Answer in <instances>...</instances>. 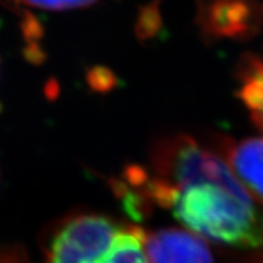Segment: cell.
Listing matches in <instances>:
<instances>
[{
  "label": "cell",
  "instance_id": "cell-1",
  "mask_svg": "<svg viewBox=\"0 0 263 263\" xmlns=\"http://www.w3.org/2000/svg\"><path fill=\"white\" fill-rule=\"evenodd\" d=\"M126 209L167 210L186 230L238 250H263V204L214 148L189 135L159 138L146 168L126 173Z\"/></svg>",
  "mask_w": 263,
  "mask_h": 263
},
{
  "label": "cell",
  "instance_id": "cell-2",
  "mask_svg": "<svg viewBox=\"0 0 263 263\" xmlns=\"http://www.w3.org/2000/svg\"><path fill=\"white\" fill-rule=\"evenodd\" d=\"M147 233L99 213H73L51 229L46 263H148Z\"/></svg>",
  "mask_w": 263,
  "mask_h": 263
},
{
  "label": "cell",
  "instance_id": "cell-3",
  "mask_svg": "<svg viewBox=\"0 0 263 263\" xmlns=\"http://www.w3.org/2000/svg\"><path fill=\"white\" fill-rule=\"evenodd\" d=\"M199 12L202 26L215 36H250L263 20L257 0H202Z\"/></svg>",
  "mask_w": 263,
  "mask_h": 263
},
{
  "label": "cell",
  "instance_id": "cell-4",
  "mask_svg": "<svg viewBox=\"0 0 263 263\" xmlns=\"http://www.w3.org/2000/svg\"><path fill=\"white\" fill-rule=\"evenodd\" d=\"M146 253L148 263H214L206 239L178 227L147 234Z\"/></svg>",
  "mask_w": 263,
  "mask_h": 263
},
{
  "label": "cell",
  "instance_id": "cell-5",
  "mask_svg": "<svg viewBox=\"0 0 263 263\" xmlns=\"http://www.w3.org/2000/svg\"><path fill=\"white\" fill-rule=\"evenodd\" d=\"M214 150L223 158L245 189L263 204V138L219 137Z\"/></svg>",
  "mask_w": 263,
  "mask_h": 263
},
{
  "label": "cell",
  "instance_id": "cell-6",
  "mask_svg": "<svg viewBox=\"0 0 263 263\" xmlns=\"http://www.w3.org/2000/svg\"><path fill=\"white\" fill-rule=\"evenodd\" d=\"M238 97L250 114L251 120L263 134V59L246 53L237 67Z\"/></svg>",
  "mask_w": 263,
  "mask_h": 263
},
{
  "label": "cell",
  "instance_id": "cell-7",
  "mask_svg": "<svg viewBox=\"0 0 263 263\" xmlns=\"http://www.w3.org/2000/svg\"><path fill=\"white\" fill-rule=\"evenodd\" d=\"M12 2L44 11H68L86 8L97 3L98 0H12Z\"/></svg>",
  "mask_w": 263,
  "mask_h": 263
},
{
  "label": "cell",
  "instance_id": "cell-8",
  "mask_svg": "<svg viewBox=\"0 0 263 263\" xmlns=\"http://www.w3.org/2000/svg\"><path fill=\"white\" fill-rule=\"evenodd\" d=\"M158 24H159V8H158V2H154L140 12L138 28L148 33L153 28H157Z\"/></svg>",
  "mask_w": 263,
  "mask_h": 263
}]
</instances>
